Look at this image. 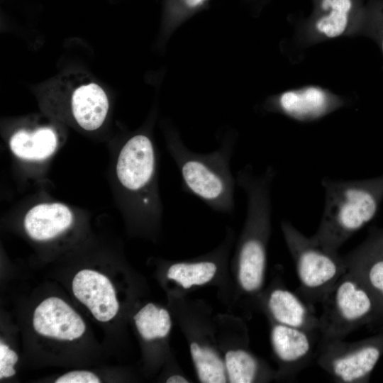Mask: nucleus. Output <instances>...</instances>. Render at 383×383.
Instances as JSON below:
<instances>
[{"label": "nucleus", "instance_id": "obj_1", "mask_svg": "<svg viewBox=\"0 0 383 383\" xmlns=\"http://www.w3.org/2000/svg\"><path fill=\"white\" fill-rule=\"evenodd\" d=\"M321 186L323 211L311 238L320 245L338 252L376 216L383 201V174L362 179L324 177Z\"/></svg>", "mask_w": 383, "mask_h": 383}, {"label": "nucleus", "instance_id": "obj_2", "mask_svg": "<svg viewBox=\"0 0 383 383\" xmlns=\"http://www.w3.org/2000/svg\"><path fill=\"white\" fill-rule=\"evenodd\" d=\"M167 151L180 172L182 189L201 199L212 210L232 213L237 186L231 162L235 140H222L215 150L201 153L188 148L175 133L167 138Z\"/></svg>", "mask_w": 383, "mask_h": 383}, {"label": "nucleus", "instance_id": "obj_3", "mask_svg": "<svg viewBox=\"0 0 383 383\" xmlns=\"http://www.w3.org/2000/svg\"><path fill=\"white\" fill-rule=\"evenodd\" d=\"M157 163L156 148L145 133L132 135L121 146L116 160V174L126 196L128 210L151 218L161 214Z\"/></svg>", "mask_w": 383, "mask_h": 383}, {"label": "nucleus", "instance_id": "obj_4", "mask_svg": "<svg viewBox=\"0 0 383 383\" xmlns=\"http://www.w3.org/2000/svg\"><path fill=\"white\" fill-rule=\"evenodd\" d=\"M281 228L295 264L299 282L296 292L313 305L321 304L335 282L348 272L343 255L320 245L289 221H282Z\"/></svg>", "mask_w": 383, "mask_h": 383}, {"label": "nucleus", "instance_id": "obj_5", "mask_svg": "<svg viewBox=\"0 0 383 383\" xmlns=\"http://www.w3.org/2000/svg\"><path fill=\"white\" fill-rule=\"evenodd\" d=\"M322 340H344L367 321L375 309L373 296L351 272L342 275L321 301Z\"/></svg>", "mask_w": 383, "mask_h": 383}, {"label": "nucleus", "instance_id": "obj_6", "mask_svg": "<svg viewBox=\"0 0 383 383\" xmlns=\"http://www.w3.org/2000/svg\"><path fill=\"white\" fill-rule=\"evenodd\" d=\"M375 340L347 342L320 338L316 362L336 382H362L367 379L382 354V345Z\"/></svg>", "mask_w": 383, "mask_h": 383}, {"label": "nucleus", "instance_id": "obj_7", "mask_svg": "<svg viewBox=\"0 0 383 383\" xmlns=\"http://www.w3.org/2000/svg\"><path fill=\"white\" fill-rule=\"evenodd\" d=\"M274 353L287 377L294 379L316 357L319 333L275 323L271 331Z\"/></svg>", "mask_w": 383, "mask_h": 383}, {"label": "nucleus", "instance_id": "obj_8", "mask_svg": "<svg viewBox=\"0 0 383 383\" xmlns=\"http://www.w3.org/2000/svg\"><path fill=\"white\" fill-rule=\"evenodd\" d=\"M344 105L339 96L318 87H306L281 94L270 109L300 122L321 118Z\"/></svg>", "mask_w": 383, "mask_h": 383}, {"label": "nucleus", "instance_id": "obj_9", "mask_svg": "<svg viewBox=\"0 0 383 383\" xmlns=\"http://www.w3.org/2000/svg\"><path fill=\"white\" fill-rule=\"evenodd\" d=\"M343 257L348 271L370 293L383 299V231H373L365 241Z\"/></svg>", "mask_w": 383, "mask_h": 383}, {"label": "nucleus", "instance_id": "obj_10", "mask_svg": "<svg viewBox=\"0 0 383 383\" xmlns=\"http://www.w3.org/2000/svg\"><path fill=\"white\" fill-rule=\"evenodd\" d=\"M267 306L275 323L320 333L314 305L296 292L284 287H275L268 295Z\"/></svg>", "mask_w": 383, "mask_h": 383}, {"label": "nucleus", "instance_id": "obj_11", "mask_svg": "<svg viewBox=\"0 0 383 383\" xmlns=\"http://www.w3.org/2000/svg\"><path fill=\"white\" fill-rule=\"evenodd\" d=\"M353 6V0H321L304 36L315 42L345 35L350 31Z\"/></svg>", "mask_w": 383, "mask_h": 383}, {"label": "nucleus", "instance_id": "obj_12", "mask_svg": "<svg viewBox=\"0 0 383 383\" xmlns=\"http://www.w3.org/2000/svg\"><path fill=\"white\" fill-rule=\"evenodd\" d=\"M73 223V213L65 204L41 203L26 213L23 225L28 235L35 240H48L67 230Z\"/></svg>", "mask_w": 383, "mask_h": 383}, {"label": "nucleus", "instance_id": "obj_13", "mask_svg": "<svg viewBox=\"0 0 383 383\" xmlns=\"http://www.w3.org/2000/svg\"><path fill=\"white\" fill-rule=\"evenodd\" d=\"M70 106L74 121L86 131H94L104 122L109 108L104 89L96 83L84 84L76 88Z\"/></svg>", "mask_w": 383, "mask_h": 383}, {"label": "nucleus", "instance_id": "obj_14", "mask_svg": "<svg viewBox=\"0 0 383 383\" xmlns=\"http://www.w3.org/2000/svg\"><path fill=\"white\" fill-rule=\"evenodd\" d=\"M57 144V134L50 127L19 130L9 139L12 153L22 160L31 162L42 161L50 157Z\"/></svg>", "mask_w": 383, "mask_h": 383}, {"label": "nucleus", "instance_id": "obj_15", "mask_svg": "<svg viewBox=\"0 0 383 383\" xmlns=\"http://www.w3.org/2000/svg\"><path fill=\"white\" fill-rule=\"evenodd\" d=\"M137 328L145 340L165 337L171 328L168 311L152 303L143 307L133 317Z\"/></svg>", "mask_w": 383, "mask_h": 383}, {"label": "nucleus", "instance_id": "obj_16", "mask_svg": "<svg viewBox=\"0 0 383 383\" xmlns=\"http://www.w3.org/2000/svg\"><path fill=\"white\" fill-rule=\"evenodd\" d=\"M217 267L213 262H180L171 265L167 277L179 283L184 289L209 282L215 275Z\"/></svg>", "mask_w": 383, "mask_h": 383}, {"label": "nucleus", "instance_id": "obj_17", "mask_svg": "<svg viewBox=\"0 0 383 383\" xmlns=\"http://www.w3.org/2000/svg\"><path fill=\"white\" fill-rule=\"evenodd\" d=\"M190 350L201 382L223 383L226 382L223 363L214 352L206 348H201L196 343L191 344Z\"/></svg>", "mask_w": 383, "mask_h": 383}, {"label": "nucleus", "instance_id": "obj_18", "mask_svg": "<svg viewBox=\"0 0 383 383\" xmlns=\"http://www.w3.org/2000/svg\"><path fill=\"white\" fill-rule=\"evenodd\" d=\"M226 367L232 383L253 382L260 372L257 360L243 350L228 351L226 355Z\"/></svg>", "mask_w": 383, "mask_h": 383}, {"label": "nucleus", "instance_id": "obj_19", "mask_svg": "<svg viewBox=\"0 0 383 383\" xmlns=\"http://www.w3.org/2000/svg\"><path fill=\"white\" fill-rule=\"evenodd\" d=\"M360 31L377 43L383 55V4L373 7Z\"/></svg>", "mask_w": 383, "mask_h": 383}, {"label": "nucleus", "instance_id": "obj_20", "mask_svg": "<svg viewBox=\"0 0 383 383\" xmlns=\"http://www.w3.org/2000/svg\"><path fill=\"white\" fill-rule=\"evenodd\" d=\"M55 383H100L101 380L94 373L88 371H73L60 377Z\"/></svg>", "mask_w": 383, "mask_h": 383}, {"label": "nucleus", "instance_id": "obj_21", "mask_svg": "<svg viewBox=\"0 0 383 383\" xmlns=\"http://www.w3.org/2000/svg\"><path fill=\"white\" fill-rule=\"evenodd\" d=\"M167 383H187L189 382L185 378L180 375H173L167 379Z\"/></svg>", "mask_w": 383, "mask_h": 383}, {"label": "nucleus", "instance_id": "obj_22", "mask_svg": "<svg viewBox=\"0 0 383 383\" xmlns=\"http://www.w3.org/2000/svg\"><path fill=\"white\" fill-rule=\"evenodd\" d=\"M9 347L4 344H3L2 343H1L0 344V360H4V358L5 357V356L6 355L7 353H8V350H9Z\"/></svg>", "mask_w": 383, "mask_h": 383}, {"label": "nucleus", "instance_id": "obj_23", "mask_svg": "<svg viewBox=\"0 0 383 383\" xmlns=\"http://www.w3.org/2000/svg\"><path fill=\"white\" fill-rule=\"evenodd\" d=\"M205 0H184L186 4L189 7H196L201 5Z\"/></svg>", "mask_w": 383, "mask_h": 383}, {"label": "nucleus", "instance_id": "obj_24", "mask_svg": "<svg viewBox=\"0 0 383 383\" xmlns=\"http://www.w3.org/2000/svg\"><path fill=\"white\" fill-rule=\"evenodd\" d=\"M15 373L16 372H10L9 370H4L0 371V378L2 379L3 377H9L14 375Z\"/></svg>", "mask_w": 383, "mask_h": 383}]
</instances>
